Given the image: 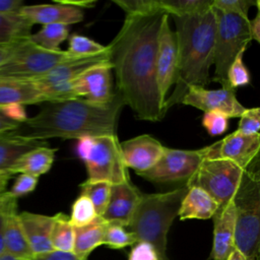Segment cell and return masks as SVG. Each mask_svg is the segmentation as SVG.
<instances>
[{
  "label": "cell",
  "instance_id": "3",
  "mask_svg": "<svg viewBox=\"0 0 260 260\" xmlns=\"http://www.w3.org/2000/svg\"><path fill=\"white\" fill-rule=\"evenodd\" d=\"M176 24L178 68L175 88L164 103L165 113L182 101L191 86L204 87L213 65L216 20L212 10L189 16H173Z\"/></svg>",
  "mask_w": 260,
  "mask_h": 260
},
{
  "label": "cell",
  "instance_id": "20",
  "mask_svg": "<svg viewBox=\"0 0 260 260\" xmlns=\"http://www.w3.org/2000/svg\"><path fill=\"white\" fill-rule=\"evenodd\" d=\"M213 246L211 257L213 260H226L236 249L235 246V206L233 200L223 207H218L212 216Z\"/></svg>",
  "mask_w": 260,
  "mask_h": 260
},
{
  "label": "cell",
  "instance_id": "52",
  "mask_svg": "<svg viewBox=\"0 0 260 260\" xmlns=\"http://www.w3.org/2000/svg\"><path fill=\"white\" fill-rule=\"evenodd\" d=\"M0 136H1V135H0Z\"/></svg>",
  "mask_w": 260,
  "mask_h": 260
},
{
  "label": "cell",
  "instance_id": "11",
  "mask_svg": "<svg viewBox=\"0 0 260 260\" xmlns=\"http://www.w3.org/2000/svg\"><path fill=\"white\" fill-rule=\"evenodd\" d=\"M178 68V49L176 35L171 29L170 15L165 14L157 40L156 50V84L164 101L167 99L171 86L175 84Z\"/></svg>",
  "mask_w": 260,
  "mask_h": 260
},
{
  "label": "cell",
  "instance_id": "23",
  "mask_svg": "<svg viewBox=\"0 0 260 260\" xmlns=\"http://www.w3.org/2000/svg\"><path fill=\"white\" fill-rule=\"evenodd\" d=\"M48 145L46 141L35 140L16 131L0 136V174H9L10 169L16 160L26 151ZM12 176V175H11Z\"/></svg>",
  "mask_w": 260,
  "mask_h": 260
},
{
  "label": "cell",
  "instance_id": "12",
  "mask_svg": "<svg viewBox=\"0 0 260 260\" xmlns=\"http://www.w3.org/2000/svg\"><path fill=\"white\" fill-rule=\"evenodd\" d=\"M0 210L2 214L4 253L21 260H31L35 256L19 220L17 199L8 191L0 194Z\"/></svg>",
  "mask_w": 260,
  "mask_h": 260
},
{
  "label": "cell",
  "instance_id": "50",
  "mask_svg": "<svg viewBox=\"0 0 260 260\" xmlns=\"http://www.w3.org/2000/svg\"><path fill=\"white\" fill-rule=\"evenodd\" d=\"M4 253V242H3V231H2V214L0 210V255Z\"/></svg>",
  "mask_w": 260,
  "mask_h": 260
},
{
  "label": "cell",
  "instance_id": "51",
  "mask_svg": "<svg viewBox=\"0 0 260 260\" xmlns=\"http://www.w3.org/2000/svg\"><path fill=\"white\" fill-rule=\"evenodd\" d=\"M0 260H21V259H18V258H15L7 253H3L2 255H0Z\"/></svg>",
  "mask_w": 260,
  "mask_h": 260
},
{
  "label": "cell",
  "instance_id": "37",
  "mask_svg": "<svg viewBox=\"0 0 260 260\" xmlns=\"http://www.w3.org/2000/svg\"><path fill=\"white\" fill-rule=\"evenodd\" d=\"M256 5L259 8V0H213L212 7L226 13H233L248 18L249 8Z\"/></svg>",
  "mask_w": 260,
  "mask_h": 260
},
{
  "label": "cell",
  "instance_id": "17",
  "mask_svg": "<svg viewBox=\"0 0 260 260\" xmlns=\"http://www.w3.org/2000/svg\"><path fill=\"white\" fill-rule=\"evenodd\" d=\"M104 64H110L108 46L106 50L100 54L72 58L56 65L48 72L29 79L37 84L66 83L75 80L88 69Z\"/></svg>",
  "mask_w": 260,
  "mask_h": 260
},
{
  "label": "cell",
  "instance_id": "46",
  "mask_svg": "<svg viewBox=\"0 0 260 260\" xmlns=\"http://www.w3.org/2000/svg\"><path fill=\"white\" fill-rule=\"evenodd\" d=\"M249 32L251 41L260 42V14L257 12L256 16L253 19H249Z\"/></svg>",
  "mask_w": 260,
  "mask_h": 260
},
{
  "label": "cell",
  "instance_id": "32",
  "mask_svg": "<svg viewBox=\"0 0 260 260\" xmlns=\"http://www.w3.org/2000/svg\"><path fill=\"white\" fill-rule=\"evenodd\" d=\"M95 217H98V215L91 201L88 197L80 194L71 206V214L69 216L70 223L74 228H80L90 223Z\"/></svg>",
  "mask_w": 260,
  "mask_h": 260
},
{
  "label": "cell",
  "instance_id": "49",
  "mask_svg": "<svg viewBox=\"0 0 260 260\" xmlns=\"http://www.w3.org/2000/svg\"><path fill=\"white\" fill-rule=\"evenodd\" d=\"M16 44V43H15ZM13 46V45H12ZM12 46L10 47H5V48H0V64L8 57L10 51H11V48Z\"/></svg>",
  "mask_w": 260,
  "mask_h": 260
},
{
  "label": "cell",
  "instance_id": "15",
  "mask_svg": "<svg viewBox=\"0 0 260 260\" xmlns=\"http://www.w3.org/2000/svg\"><path fill=\"white\" fill-rule=\"evenodd\" d=\"M120 149L126 168L138 174L148 171L158 161L165 146L154 137L143 134L120 142Z\"/></svg>",
  "mask_w": 260,
  "mask_h": 260
},
{
  "label": "cell",
  "instance_id": "40",
  "mask_svg": "<svg viewBox=\"0 0 260 260\" xmlns=\"http://www.w3.org/2000/svg\"><path fill=\"white\" fill-rule=\"evenodd\" d=\"M39 178L27 175V174H20L14 181L11 189L8 191L14 198H19L24 196L30 192H32L37 185H38Z\"/></svg>",
  "mask_w": 260,
  "mask_h": 260
},
{
  "label": "cell",
  "instance_id": "41",
  "mask_svg": "<svg viewBox=\"0 0 260 260\" xmlns=\"http://www.w3.org/2000/svg\"><path fill=\"white\" fill-rule=\"evenodd\" d=\"M128 260H159V258L149 243L137 242L129 253Z\"/></svg>",
  "mask_w": 260,
  "mask_h": 260
},
{
  "label": "cell",
  "instance_id": "34",
  "mask_svg": "<svg viewBox=\"0 0 260 260\" xmlns=\"http://www.w3.org/2000/svg\"><path fill=\"white\" fill-rule=\"evenodd\" d=\"M69 47L67 52L76 57L92 56L104 52L107 46H103L95 41L77 34H73L69 37Z\"/></svg>",
  "mask_w": 260,
  "mask_h": 260
},
{
  "label": "cell",
  "instance_id": "30",
  "mask_svg": "<svg viewBox=\"0 0 260 260\" xmlns=\"http://www.w3.org/2000/svg\"><path fill=\"white\" fill-rule=\"evenodd\" d=\"M213 0H159L160 9L170 16H189L209 10Z\"/></svg>",
  "mask_w": 260,
  "mask_h": 260
},
{
  "label": "cell",
  "instance_id": "39",
  "mask_svg": "<svg viewBox=\"0 0 260 260\" xmlns=\"http://www.w3.org/2000/svg\"><path fill=\"white\" fill-rule=\"evenodd\" d=\"M202 126L209 135H220L229 128V118L219 112H208L202 118Z\"/></svg>",
  "mask_w": 260,
  "mask_h": 260
},
{
  "label": "cell",
  "instance_id": "9",
  "mask_svg": "<svg viewBox=\"0 0 260 260\" xmlns=\"http://www.w3.org/2000/svg\"><path fill=\"white\" fill-rule=\"evenodd\" d=\"M243 174L244 170L230 160L205 158L185 185L200 187L216 201L218 207H223L233 200Z\"/></svg>",
  "mask_w": 260,
  "mask_h": 260
},
{
  "label": "cell",
  "instance_id": "43",
  "mask_svg": "<svg viewBox=\"0 0 260 260\" xmlns=\"http://www.w3.org/2000/svg\"><path fill=\"white\" fill-rule=\"evenodd\" d=\"M31 260H80L73 253L52 251L47 254L35 256Z\"/></svg>",
  "mask_w": 260,
  "mask_h": 260
},
{
  "label": "cell",
  "instance_id": "7",
  "mask_svg": "<svg viewBox=\"0 0 260 260\" xmlns=\"http://www.w3.org/2000/svg\"><path fill=\"white\" fill-rule=\"evenodd\" d=\"M212 10L216 20V31L213 51L215 66L213 80L220 83L222 88H231L228 82V71L236 56L246 50L251 42L249 18L237 14L222 12L214 7Z\"/></svg>",
  "mask_w": 260,
  "mask_h": 260
},
{
  "label": "cell",
  "instance_id": "10",
  "mask_svg": "<svg viewBox=\"0 0 260 260\" xmlns=\"http://www.w3.org/2000/svg\"><path fill=\"white\" fill-rule=\"evenodd\" d=\"M207 151L208 146L195 150L173 149L165 146L158 161L148 171L137 175L153 183L184 182L186 184L206 158Z\"/></svg>",
  "mask_w": 260,
  "mask_h": 260
},
{
  "label": "cell",
  "instance_id": "48",
  "mask_svg": "<svg viewBox=\"0 0 260 260\" xmlns=\"http://www.w3.org/2000/svg\"><path fill=\"white\" fill-rule=\"evenodd\" d=\"M226 260H246V258L244 257V255L237 249H235L231 254L230 256L228 257Z\"/></svg>",
  "mask_w": 260,
  "mask_h": 260
},
{
  "label": "cell",
  "instance_id": "8",
  "mask_svg": "<svg viewBox=\"0 0 260 260\" xmlns=\"http://www.w3.org/2000/svg\"><path fill=\"white\" fill-rule=\"evenodd\" d=\"M72 58L76 56L67 51L46 50L27 37L14 44L8 57L0 64V78L37 77Z\"/></svg>",
  "mask_w": 260,
  "mask_h": 260
},
{
  "label": "cell",
  "instance_id": "42",
  "mask_svg": "<svg viewBox=\"0 0 260 260\" xmlns=\"http://www.w3.org/2000/svg\"><path fill=\"white\" fill-rule=\"evenodd\" d=\"M0 112L8 119H10L14 122H17L21 125L27 119V116H26V113L24 110V106H22V105H10V106L0 109Z\"/></svg>",
  "mask_w": 260,
  "mask_h": 260
},
{
  "label": "cell",
  "instance_id": "25",
  "mask_svg": "<svg viewBox=\"0 0 260 260\" xmlns=\"http://www.w3.org/2000/svg\"><path fill=\"white\" fill-rule=\"evenodd\" d=\"M56 151V148H51L49 145L35 147L22 154L12 166L9 173L10 175L27 174L39 178L50 171Z\"/></svg>",
  "mask_w": 260,
  "mask_h": 260
},
{
  "label": "cell",
  "instance_id": "6",
  "mask_svg": "<svg viewBox=\"0 0 260 260\" xmlns=\"http://www.w3.org/2000/svg\"><path fill=\"white\" fill-rule=\"evenodd\" d=\"M77 152L85 165L87 180L111 185L130 181L117 135L82 137L78 139Z\"/></svg>",
  "mask_w": 260,
  "mask_h": 260
},
{
  "label": "cell",
  "instance_id": "26",
  "mask_svg": "<svg viewBox=\"0 0 260 260\" xmlns=\"http://www.w3.org/2000/svg\"><path fill=\"white\" fill-rule=\"evenodd\" d=\"M107 223L103 217L98 216L86 225L74 228V247L72 253L78 259L86 260L95 248L104 244Z\"/></svg>",
  "mask_w": 260,
  "mask_h": 260
},
{
  "label": "cell",
  "instance_id": "45",
  "mask_svg": "<svg viewBox=\"0 0 260 260\" xmlns=\"http://www.w3.org/2000/svg\"><path fill=\"white\" fill-rule=\"evenodd\" d=\"M19 127H21V124L8 119L0 112V135L17 131Z\"/></svg>",
  "mask_w": 260,
  "mask_h": 260
},
{
  "label": "cell",
  "instance_id": "21",
  "mask_svg": "<svg viewBox=\"0 0 260 260\" xmlns=\"http://www.w3.org/2000/svg\"><path fill=\"white\" fill-rule=\"evenodd\" d=\"M19 220L34 256L54 251L51 243L54 216L22 211Z\"/></svg>",
  "mask_w": 260,
  "mask_h": 260
},
{
  "label": "cell",
  "instance_id": "47",
  "mask_svg": "<svg viewBox=\"0 0 260 260\" xmlns=\"http://www.w3.org/2000/svg\"><path fill=\"white\" fill-rule=\"evenodd\" d=\"M11 177L9 174H0V194L6 191V186Z\"/></svg>",
  "mask_w": 260,
  "mask_h": 260
},
{
  "label": "cell",
  "instance_id": "5",
  "mask_svg": "<svg viewBox=\"0 0 260 260\" xmlns=\"http://www.w3.org/2000/svg\"><path fill=\"white\" fill-rule=\"evenodd\" d=\"M235 206V246L246 260H257L260 236L259 155L244 170L233 197Z\"/></svg>",
  "mask_w": 260,
  "mask_h": 260
},
{
  "label": "cell",
  "instance_id": "38",
  "mask_svg": "<svg viewBox=\"0 0 260 260\" xmlns=\"http://www.w3.org/2000/svg\"><path fill=\"white\" fill-rule=\"evenodd\" d=\"M260 130V109L258 107L246 109L240 117L237 131L247 134H259Z\"/></svg>",
  "mask_w": 260,
  "mask_h": 260
},
{
  "label": "cell",
  "instance_id": "2",
  "mask_svg": "<svg viewBox=\"0 0 260 260\" xmlns=\"http://www.w3.org/2000/svg\"><path fill=\"white\" fill-rule=\"evenodd\" d=\"M124 102L115 91L111 102L94 104L84 99L49 102L34 117L24 121L20 133L35 140L48 138L80 139L85 136L117 135Z\"/></svg>",
  "mask_w": 260,
  "mask_h": 260
},
{
  "label": "cell",
  "instance_id": "27",
  "mask_svg": "<svg viewBox=\"0 0 260 260\" xmlns=\"http://www.w3.org/2000/svg\"><path fill=\"white\" fill-rule=\"evenodd\" d=\"M32 25L20 12L0 14V48L10 47L29 37Z\"/></svg>",
  "mask_w": 260,
  "mask_h": 260
},
{
  "label": "cell",
  "instance_id": "33",
  "mask_svg": "<svg viewBox=\"0 0 260 260\" xmlns=\"http://www.w3.org/2000/svg\"><path fill=\"white\" fill-rule=\"evenodd\" d=\"M136 243V237L128 232L126 228L117 223H107L103 245H107L111 249H123Z\"/></svg>",
  "mask_w": 260,
  "mask_h": 260
},
{
  "label": "cell",
  "instance_id": "13",
  "mask_svg": "<svg viewBox=\"0 0 260 260\" xmlns=\"http://www.w3.org/2000/svg\"><path fill=\"white\" fill-rule=\"evenodd\" d=\"M259 148L260 134L247 135L236 130L209 145L206 158L226 159L245 170L258 156Z\"/></svg>",
  "mask_w": 260,
  "mask_h": 260
},
{
  "label": "cell",
  "instance_id": "24",
  "mask_svg": "<svg viewBox=\"0 0 260 260\" xmlns=\"http://www.w3.org/2000/svg\"><path fill=\"white\" fill-rule=\"evenodd\" d=\"M218 204L203 189L197 186H189L183 198L178 216L185 219H208L212 218Z\"/></svg>",
  "mask_w": 260,
  "mask_h": 260
},
{
  "label": "cell",
  "instance_id": "29",
  "mask_svg": "<svg viewBox=\"0 0 260 260\" xmlns=\"http://www.w3.org/2000/svg\"><path fill=\"white\" fill-rule=\"evenodd\" d=\"M69 30L65 24L55 23L46 24L36 34H31L28 38L36 45L49 50L59 51L60 45L68 38Z\"/></svg>",
  "mask_w": 260,
  "mask_h": 260
},
{
  "label": "cell",
  "instance_id": "18",
  "mask_svg": "<svg viewBox=\"0 0 260 260\" xmlns=\"http://www.w3.org/2000/svg\"><path fill=\"white\" fill-rule=\"evenodd\" d=\"M141 194L131 180L111 185L110 199L101 217L109 223H117L126 228L131 220Z\"/></svg>",
  "mask_w": 260,
  "mask_h": 260
},
{
  "label": "cell",
  "instance_id": "28",
  "mask_svg": "<svg viewBox=\"0 0 260 260\" xmlns=\"http://www.w3.org/2000/svg\"><path fill=\"white\" fill-rule=\"evenodd\" d=\"M53 216L51 243L54 251L72 253L74 247V226L70 223L69 216L62 212Z\"/></svg>",
  "mask_w": 260,
  "mask_h": 260
},
{
  "label": "cell",
  "instance_id": "14",
  "mask_svg": "<svg viewBox=\"0 0 260 260\" xmlns=\"http://www.w3.org/2000/svg\"><path fill=\"white\" fill-rule=\"evenodd\" d=\"M182 104L208 112H219L228 118L241 117L246 108L238 101L232 88L206 89L201 86H191L185 94Z\"/></svg>",
  "mask_w": 260,
  "mask_h": 260
},
{
  "label": "cell",
  "instance_id": "35",
  "mask_svg": "<svg viewBox=\"0 0 260 260\" xmlns=\"http://www.w3.org/2000/svg\"><path fill=\"white\" fill-rule=\"evenodd\" d=\"M128 16L147 15L162 11L159 6V0H113Z\"/></svg>",
  "mask_w": 260,
  "mask_h": 260
},
{
  "label": "cell",
  "instance_id": "1",
  "mask_svg": "<svg viewBox=\"0 0 260 260\" xmlns=\"http://www.w3.org/2000/svg\"><path fill=\"white\" fill-rule=\"evenodd\" d=\"M166 12L126 15L108 45L110 65L115 72V90L125 106L140 120L157 122L165 116L164 103L156 84V50L160 24Z\"/></svg>",
  "mask_w": 260,
  "mask_h": 260
},
{
  "label": "cell",
  "instance_id": "22",
  "mask_svg": "<svg viewBox=\"0 0 260 260\" xmlns=\"http://www.w3.org/2000/svg\"><path fill=\"white\" fill-rule=\"evenodd\" d=\"M46 103L37 84L29 78H0V109L10 105Z\"/></svg>",
  "mask_w": 260,
  "mask_h": 260
},
{
  "label": "cell",
  "instance_id": "4",
  "mask_svg": "<svg viewBox=\"0 0 260 260\" xmlns=\"http://www.w3.org/2000/svg\"><path fill=\"white\" fill-rule=\"evenodd\" d=\"M187 191L188 186L183 185L165 193H142L131 220L126 226V230L136 237L137 242L149 243L155 249L159 260H169L168 232L178 216Z\"/></svg>",
  "mask_w": 260,
  "mask_h": 260
},
{
  "label": "cell",
  "instance_id": "19",
  "mask_svg": "<svg viewBox=\"0 0 260 260\" xmlns=\"http://www.w3.org/2000/svg\"><path fill=\"white\" fill-rule=\"evenodd\" d=\"M19 12L32 24L60 23L68 26L83 19L82 10L66 1H59L56 4L23 5Z\"/></svg>",
  "mask_w": 260,
  "mask_h": 260
},
{
  "label": "cell",
  "instance_id": "31",
  "mask_svg": "<svg viewBox=\"0 0 260 260\" xmlns=\"http://www.w3.org/2000/svg\"><path fill=\"white\" fill-rule=\"evenodd\" d=\"M79 188L80 194L88 197V199L91 201L96 215L102 216L110 199L111 184L104 181L85 180L79 185Z\"/></svg>",
  "mask_w": 260,
  "mask_h": 260
},
{
  "label": "cell",
  "instance_id": "44",
  "mask_svg": "<svg viewBox=\"0 0 260 260\" xmlns=\"http://www.w3.org/2000/svg\"><path fill=\"white\" fill-rule=\"evenodd\" d=\"M22 6V0H0V14L18 13Z\"/></svg>",
  "mask_w": 260,
  "mask_h": 260
},
{
  "label": "cell",
  "instance_id": "16",
  "mask_svg": "<svg viewBox=\"0 0 260 260\" xmlns=\"http://www.w3.org/2000/svg\"><path fill=\"white\" fill-rule=\"evenodd\" d=\"M77 98L94 104H107L115 95L112 83V68L104 64L88 69L74 80Z\"/></svg>",
  "mask_w": 260,
  "mask_h": 260
},
{
  "label": "cell",
  "instance_id": "36",
  "mask_svg": "<svg viewBox=\"0 0 260 260\" xmlns=\"http://www.w3.org/2000/svg\"><path fill=\"white\" fill-rule=\"evenodd\" d=\"M246 50H242L231 64L228 71V82L232 89L248 85L250 83V73L243 62V56Z\"/></svg>",
  "mask_w": 260,
  "mask_h": 260
}]
</instances>
